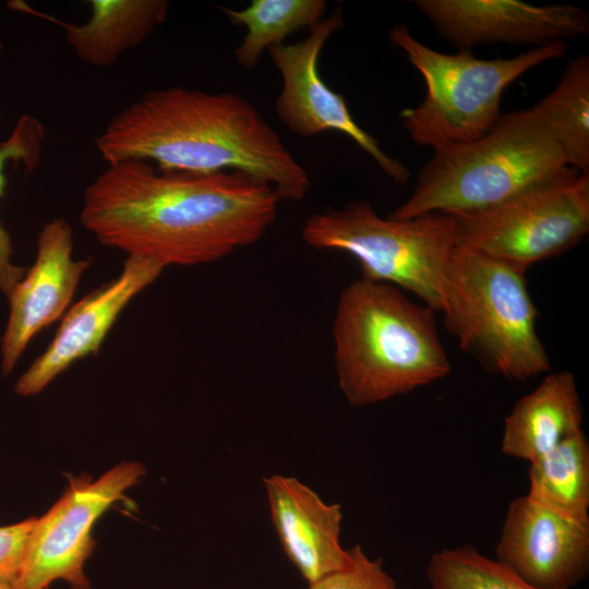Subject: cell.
Here are the masks:
<instances>
[{
    "instance_id": "2",
    "label": "cell",
    "mask_w": 589,
    "mask_h": 589,
    "mask_svg": "<svg viewBox=\"0 0 589 589\" xmlns=\"http://www.w3.org/2000/svg\"><path fill=\"white\" fill-rule=\"evenodd\" d=\"M95 145L107 165L141 160L163 171L242 172L280 200H302L311 187L275 130L236 93L149 91L113 116Z\"/></svg>"
},
{
    "instance_id": "6",
    "label": "cell",
    "mask_w": 589,
    "mask_h": 589,
    "mask_svg": "<svg viewBox=\"0 0 589 589\" xmlns=\"http://www.w3.org/2000/svg\"><path fill=\"white\" fill-rule=\"evenodd\" d=\"M389 39L421 73L426 86L423 100L400 112L402 128L416 144L433 151L488 133L503 115V92L530 69L562 57L567 48L565 43H552L512 58L480 59L466 49L436 51L404 24L389 31Z\"/></svg>"
},
{
    "instance_id": "8",
    "label": "cell",
    "mask_w": 589,
    "mask_h": 589,
    "mask_svg": "<svg viewBox=\"0 0 589 589\" xmlns=\"http://www.w3.org/2000/svg\"><path fill=\"white\" fill-rule=\"evenodd\" d=\"M453 218L456 245L527 272L588 233L589 172L567 167L496 206Z\"/></svg>"
},
{
    "instance_id": "5",
    "label": "cell",
    "mask_w": 589,
    "mask_h": 589,
    "mask_svg": "<svg viewBox=\"0 0 589 589\" xmlns=\"http://www.w3.org/2000/svg\"><path fill=\"white\" fill-rule=\"evenodd\" d=\"M443 323L486 371L527 381L551 370L537 334L526 271L456 245L446 272Z\"/></svg>"
},
{
    "instance_id": "17",
    "label": "cell",
    "mask_w": 589,
    "mask_h": 589,
    "mask_svg": "<svg viewBox=\"0 0 589 589\" xmlns=\"http://www.w3.org/2000/svg\"><path fill=\"white\" fill-rule=\"evenodd\" d=\"M88 20L82 24L62 21L20 4L38 17L63 29L76 57L94 68L112 65L124 52L141 45L167 17V0H89Z\"/></svg>"
},
{
    "instance_id": "20",
    "label": "cell",
    "mask_w": 589,
    "mask_h": 589,
    "mask_svg": "<svg viewBox=\"0 0 589 589\" xmlns=\"http://www.w3.org/2000/svg\"><path fill=\"white\" fill-rule=\"evenodd\" d=\"M326 7L324 0H253L242 10H220L231 24L247 28L235 53L240 67L251 70L265 50L284 44L296 32L316 26Z\"/></svg>"
},
{
    "instance_id": "7",
    "label": "cell",
    "mask_w": 589,
    "mask_h": 589,
    "mask_svg": "<svg viewBox=\"0 0 589 589\" xmlns=\"http://www.w3.org/2000/svg\"><path fill=\"white\" fill-rule=\"evenodd\" d=\"M302 238L313 249L351 255L361 266L362 278L404 288L435 312L441 311L445 276L456 247L453 216L382 218L362 200L311 215Z\"/></svg>"
},
{
    "instance_id": "16",
    "label": "cell",
    "mask_w": 589,
    "mask_h": 589,
    "mask_svg": "<svg viewBox=\"0 0 589 589\" xmlns=\"http://www.w3.org/2000/svg\"><path fill=\"white\" fill-rule=\"evenodd\" d=\"M584 406L575 376L551 372L504 418L501 450L528 462L581 431Z\"/></svg>"
},
{
    "instance_id": "9",
    "label": "cell",
    "mask_w": 589,
    "mask_h": 589,
    "mask_svg": "<svg viewBox=\"0 0 589 589\" xmlns=\"http://www.w3.org/2000/svg\"><path fill=\"white\" fill-rule=\"evenodd\" d=\"M145 473L140 462H120L98 479L72 478L61 497L36 517L21 572L13 589H49L56 580L72 589H91L84 565L95 541L96 520Z\"/></svg>"
},
{
    "instance_id": "14",
    "label": "cell",
    "mask_w": 589,
    "mask_h": 589,
    "mask_svg": "<svg viewBox=\"0 0 589 589\" xmlns=\"http://www.w3.org/2000/svg\"><path fill=\"white\" fill-rule=\"evenodd\" d=\"M163 271L149 260L127 256L118 277L67 310L46 350L16 380L14 392L24 397L36 395L77 360L97 354L121 312Z\"/></svg>"
},
{
    "instance_id": "24",
    "label": "cell",
    "mask_w": 589,
    "mask_h": 589,
    "mask_svg": "<svg viewBox=\"0 0 589 589\" xmlns=\"http://www.w3.org/2000/svg\"><path fill=\"white\" fill-rule=\"evenodd\" d=\"M36 517L0 527V585L13 586L23 565Z\"/></svg>"
},
{
    "instance_id": "18",
    "label": "cell",
    "mask_w": 589,
    "mask_h": 589,
    "mask_svg": "<svg viewBox=\"0 0 589 589\" xmlns=\"http://www.w3.org/2000/svg\"><path fill=\"white\" fill-rule=\"evenodd\" d=\"M528 497L574 520L589 522V441L584 430L529 462Z\"/></svg>"
},
{
    "instance_id": "12",
    "label": "cell",
    "mask_w": 589,
    "mask_h": 589,
    "mask_svg": "<svg viewBox=\"0 0 589 589\" xmlns=\"http://www.w3.org/2000/svg\"><path fill=\"white\" fill-rule=\"evenodd\" d=\"M418 10L447 40L541 47L584 36L589 15L570 4L534 5L517 0H418Z\"/></svg>"
},
{
    "instance_id": "13",
    "label": "cell",
    "mask_w": 589,
    "mask_h": 589,
    "mask_svg": "<svg viewBox=\"0 0 589 589\" xmlns=\"http://www.w3.org/2000/svg\"><path fill=\"white\" fill-rule=\"evenodd\" d=\"M91 260L73 256V233L62 218L41 227L33 265L8 294L9 316L1 338V372L15 368L29 341L68 310Z\"/></svg>"
},
{
    "instance_id": "4",
    "label": "cell",
    "mask_w": 589,
    "mask_h": 589,
    "mask_svg": "<svg viewBox=\"0 0 589 589\" xmlns=\"http://www.w3.org/2000/svg\"><path fill=\"white\" fill-rule=\"evenodd\" d=\"M433 152L408 200L388 217L481 212L570 167L533 107L502 115L478 140Z\"/></svg>"
},
{
    "instance_id": "23",
    "label": "cell",
    "mask_w": 589,
    "mask_h": 589,
    "mask_svg": "<svg viewBox=\"0 0 589 589\" xmlns=\"http://www.w3.org/2000/svg\"><path fill=\"white\" fill-rule=\"evenodd\" d=\"M349 554L344 568L309 585L308 589H398L382 560L371 558L360 544L351 546Z\"/></svg>"
},
{
    "instance_id": "26",
    "label": "cell",
    "mask_w": 589,
    "mask_h": 589,
    "mask_svg": "<svg viewBox=\"0 0 589 589\" xmlns=\"http://www.w3.org/2000/svg\"><path fill=\"white\" fill-rule=\"evenodd\" d=\"M0 52H1V44H0Z\"/></svg>"
},
{
    "instance_id": "11",
    "label": "cell",
    "mask_w": 589,
    "mask_h": 589,
    "mask_svg": "<svg viewBox=\"0 0 589 589\" xmlns=\"http://www.w3.org/2000/svg\"><path fill=\"white\" fill-rule=\"evenodd\" d=\"M494 558L539 589H573L589 573V522L518 496L506 509Z\"/></svg>"
},
{
    "instance_id": "22",
    "label": "cell",
    "mask_w": 589,
    "mask_h": 589,
    "mask_svg": "<svg viewBox=\"0 0 589 589\" xmlns=\"http://www.w3.org/2000/svg\"><path fill=\"white\" fill-rule=\"evenodd\" d=\"M45 129L32 116L19 118L11 133L0 142V199L7 187L5 170L10 164H22L32 171L39 164ZM13 244L9 231L0 223V291L8 297L24 276V267L13 261Z\"/></svg>"
},
{
    "instance_id": "21",
    "label": "cell",
    "mask_w": 589,
    "mask_h": 589,
    "mask_svg": "<svg viewBox=\"0 0 589 589\" xmlns=\"http://www.w3.org/2000/svg\"><path fill=\"white\" fill-rule=\"evenodd\" d=\"M426 579L430 589H539L470 544L433 553Z\"/></svg>"
},
{
    "instance_id": "3",
    "label": "cell",
    "mask_w": 589,
    "mask_h": 589,
    "mask_svg": "<svg viewBox=\"0 0 589 589\" xmlns=\"http://www.w3.org/2000/svg\"><path fill=\"white\" fill-rule=\"evenodd\" d=\"M434 313L385 283L361 277L344 288L332 334L337 383L351 406L386 401L447 376Z\"/></svg>"
},
{
    "instance_id": "25",
    "label": "cell",
    "mask_w": 589,
    "mask_h": 589,
    "mask_svg": "<svg viewBox=\"0 0 589 589\" xmlns=\"http://www.w3.org/2000/svg\"><path fill=\"white\" fill-rule=\"evenodd\" d=\"M0 589H13L11 586L0 585Z\"/></svg>"
},
{
    "instance_id": "1",
    "label": "cell",
    "mask_w": 589,
    "mask_h": 589,
    "mask_svg": "<svg viewBox=\"0 0 589 589\" xmlns=\"http://www.w3.org/2000/svg\"><path fill=\"white\" fill-rule=\"evenodd\" d=\"M280 199L242 172L163 171L108 164L83 193L80 220L99 243L166 268L218 261L259 241Z\"/></svg>"
},
{
    "instance_id": "19",
    "label": "cell",
    "mask_w": 589,
    "mask_h": 589,
    "mask_svg": "<svg viewBox=\"0 0 589 589\" xmlns=\"http://www.w3.org/2000/svg\"><path fill=\"white\" fill-rule=\"evenodd\" d=\"M533 108L568 166L589 172V58L570 60L555 87Z\"/></svg>"
},
{
    "instance_id": "10",
    "label": "cell",
    "mask_w": 589,
    "mask_h": 589,
    "mask_svg": "<svg viewBox=\"0 0 589 589\" xmlns=\"http://www.w3.org/2000/svg\"><path fill=\"white\" fill-rule=\"evenodd\" d=\"M344 25L337 8L309 31L305 39L280 44L267 51L279 71L283 87L275 103L279 120L293 133L314 136L333 130L350 137L398 184H406L409 170L388 156L377 140L365 132L353 119L344 96L333 91L318 73L320 53L328 38Z\"/></svg>"
},
{
    "instance_id": "15",
    "label": "cell",
    "mask_w": 589,
    "mask_h": 589,
    "mask_svg": "<svg viewBox=\"0 0 589 589\" xmlns=\"http://www.w3.org/2000/svg\"><path fill=\"white\" fill-rule=\"evenodd\" d=\"M264 489L283 551L309 585L348 564L349 549L340 542L339 504L325 502L296 477L269 476Z\"/></svg>"
}]
</instances>
